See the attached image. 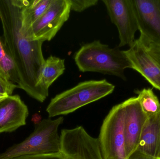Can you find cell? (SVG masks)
Wrapping results in <instances>:
<instances>
[{
  "label": "cell",
  "instance_id": "22",
  "mask_svg": "<svg viewBox=\"0 0 160 159\" xmlns=\"http://www.w3.org/2000/svg\"><path fill=\"white\" fill-rule=\"evenodd\" d=\"M8 96H9V95H8V94L0 93V103L4 101Z\"/></svg>",
  "mask_w": 160,
  "mask_h": 159
},
{
  "label": "cell",
  "instance_id": "4",
  "mask_svg": "<svg viewBox=\"0 0 160 159\" xmlns=\"http://www.w3.org/2000/svg\"><path fill=\"white\" fill-rule=\"evenodd\" d=\"M63 121L62 117L41 120L24 141L0 153V159H12L27 155L60 154L61 137L58 130Z\"/></svg>",
  "mask_w": 160,
  "mask_h": 159
},
{
  "label": "cell",
  "instance_id": "8",
  "mask_svg": "<svg viewBox=\"0 0 160 159\" xmlns=\"http://www.w3.org/2000/svg\"><path fill=\"white\" fill-rule=\"evenodd\" d=\"M70 11V0H52L47 11L28 31L29 35L34 40L51 41L68 20Z\"/></svg>",
  "mask_w": 160,
  "mask_h": 159
},
{
  "label": "cell",
  "instance_id": "20",
  "mask_svg": "<svg viewBox=\"0 0 160 159\" xmlns=\"http://www.w3.org/2000/svg\"><path fill=\"white\" fill-rule=\"evenodd\" d=\"M12 159H63L62 154L54 155H27Z\"/></svg>",
  "mask_w": 160,
  "mask_h": 159
},
{
  "label": "cell",
  "instance_id": "15",
  "mask_svg": "<svg viewBox=\"0 0 160 159\" xmlns=\"http://www.w3.org/2000/svg\"><path fill=\"white\" fill-rule=\"evenodd\" d=\"M52 0H24L22 9L23 27L29 30L34 23L47 11Z\"/></svg>",
  "mask_w": 160,
  "mask_h": 159
},
{
  "label": "cell",
  "instance_id": "11",
  "mask_svg": "<svg viewBox=\"0 0 160 159\" xmlns=\"http://www.w3.org/2000/svg\"><path fill=\"white\" fill-rule=\"evenodd\" d=\"M140 35L160 46V0H132Z\"/></svg>",
  "mask_w": 160,
  "mask_h": 159
},
{
  "label": "cell",
  "instance_id": "18",
  "mask_svg": "<svg viewBox=\"0 0 160 159\" xmlns=\"http://www.w3.org/2000/svg\"><path fill=\"white\" fill-rule=\"evenodd\" d=\"M71 10L81 12L85 9L96 5L98 0H70Z\"/></svg>",
  "mask_w": 160,
  "mask_h": 159
},
{
  "label": "cell",
  "instance_id": "5",
  "mask_svg": "<svg viewBox=\"0 0 160 159\" xmlns=\"http://www.w3.org/2000/svg\"><path fill=\"white\" fill-rule=\"evenodd\" d=\"M124 52L131 69L141 74L160 91V46L140 35L129 49Z\"/></svg>",
  "mask_w": 160,
  "mask_h": 159
},
{
  "label": "cell",
  "instance_id": "16",
  "mask_svg": "<svg viewBox=\"0 0 160 159\" xmlns=\"http://www.w3.org/2000/svg\"><path fill=\"white\" fill-rule=\"evenodd\" d=\"M0 72L20 88V80L15 63L4 43L0 37Z\"/></svg>",
  "mask_w": 160,
  "mask_h": 159
},
{
  "label": "cell",
  "instance_id": "6",
  "mask_svg": "<svg viewBox=\"0 0 160 159\" xmlns=\"http://www.w3.org/2000/svg\"><path fill=\"white\" fill-rule=\"evenodd\" d=\"M122 103L114 105L103 120L98 138L103 159H127Z\"/></svg>",
  "mask_w": 160,
  "mask_h": 159
},
{
  "label": "cell",
  "instance_id": "19",
  "mask_svg": "<svg viewBox=\"0 0 160 159\" xmlns=\"http://www.w3.org/2000/svg\"><path fill=\"white\" fill-rule=\"evenodd\" d=\"M18 87L0 72V93L10 96Z\"/></svg>",
  "mask_w": 160,
  "mask_h": 159
},
{
  "label": "cell",
  "instance_id": "3",
  "mask_svg": "<svg viewBox=\"0 0 160 159\" xmlns=\"http://www.w3.org/2000/svg\"><path fill=\"white\" fill-rule=\"evenodd\" d=\"M115 86L105 79L79 83L51 100L46 111L49 118L66 115L112 93Z\"/></svg>",
  "mask_w": 160,
  "mask_h": 159
},
{
  "label": "cell",
  "instance_id": "9",
  "mask_svg": "<svg viewBox=\"0 0 160 159\" xmlns=\"http://www.w3.org/2000/svg\"><path fill=\"white\" fill-rule=\"evenodd\" d=\"M111 21L118 30L119 47L131 46L138 30L132 0H102Z\"/></svg>",
  "mask_w": 160,
  "mask_h": 159
},
{
  "label": "cell",
  "instance_id": "21",
  "mask_svg": "<svg viewBox=\"0 0 160 159\" xmlns=\"http://www.w3.org/2000/svg\"><path fill=\"white\" fill-rule=\"evenodd\" d=\"M127 159H159L147 155L138 149H136Z\"/></svg>",
  "mask_w": 160,
  "mask_h": 159
},
{
  "label": "cell",
  "instance_id": "1",
  "mask_svg": "<svg viewBox=\"0 0 160 159\" xmlns=\"http://www.w3.org/2000/svg\"><path fill=\"white\" fill-rule=\"evenodd\" d=\"M24 0H0V20L4 43L15 63L20 80V89L40 103L48 97L38 87L45 59L41 40H34L23 27Z\"/></svg>",
  "mask_w": 160,
  "mask_h": 159
},
{
  "label": "cell",
  "instance_id": "7",
  "mask_svg": "<svg viewBox=\"0 0 160 159\" xmlns=\"http://www.w3.org/2000/svg\"><path fill=\"white\" fill-rule=\"evenodd\" d=\"M60 137L63 159H103L98 138L82 126L62 130Z\"/></svg>",
  "mask_w": 160,
  "mask_h": 159
},
{
  "label": "cell",
  "instance_id": "23",
  "mask_svg": "<svg viewBox=\"0 0 160 159\" xmlns=\"http://www.w3.org/2000/svg\"><path fill=\"white\" fill-rule=\"evenodd\" d=\"M158 158L160 159V153L159 154V157H158Z\"/></svg>",
  "mask_w": 160,
  "mask_h": 159
},
{
  "label": "cell",
  "instance_id": "17",
  "mask_svg": "<svg viewBox=\"0 0 160 159\" xmlns=\"http://www.w3.org/2000/svg\"><path fill=\"white\" fill-rule=\"evenodd\" d=\"M142 110L148 117L154 115L160 112V102L153 89L144 88L136 91Z\"/></svg>",
  "mask_w": 160,
  "mask_h": 159
},
{
  "label": "cell",
  "instance_id": "12",
  "mask_svg": "<svg viewBox=\"0 0 160 159\" xmlns=\"http://www.w3.org/2000/svg\"><path fill=\"white\" fill-rule=\"evenodd\" d=\"M26 105L18 95H10L0 103V133H11L26 125Z\"/></svg>",
  "mask_w": 160,
  "mask_h": 159
},
{
  "label": "cell",
  "instance_id": "2",
  "mask_svg": "<svg viewBox=\"0 0 160 159\" xmlns=\"http://www.w3.org/2000/svg\"><path fill=\"white\" fill-rule=\"evenodd\" d=\"M75 62L80 72L115 76L126 80L125 71L131 68L124 50L112 48L100 41L85 44L76 52Z\"/></svg>",
  "mask_w": 160,
  "mask_h": 159
},
{
  "label": "cell",
  "instance_id": "13",
  "mask_svg": "<svg viewBox=\"0 0 160 159\" xmlns=\"http://www.w3.org/2000/svg\"><path fill=\"white\" fill-rule=\"evenodd\" d=\"M137 149L158 158L160 153V112L148 117Z\"/></svg>",
  "mask_w": 160,
  "mask_h": 159
},
{
  "label": "cell",
  "instance_id": "10",
  "mask_svg": "<svg viewBox=\"0 0 160 159\" xmlns=\"http://www.w3.org/2000/svg\"><path fill=\"white\" fill-rule=\"evenodd\" d=\"M124 112L125 151L128 158L137 149L148 117L144 113L137 97L122 102Z\"/></svg>",
  "mask_w": 160,
  "mask_h": 159
},
{
  "label": "cell",
  "instance_id": "14",
  "mask_svg": "<svg viewBox=\"0 0 160 159\" xmlns=\"http://www.w3.org/2000/svg\"><path fill=\"white\" fill-rule=\"evenodd\" d=\"M65 70V60L55 56H51L45 60L41 70L38 87L43 93L48 97L49 88L52 83Z\"/></svg>",
  "mask_w": 160,
  "mask_h": 159
}]
</instances>
